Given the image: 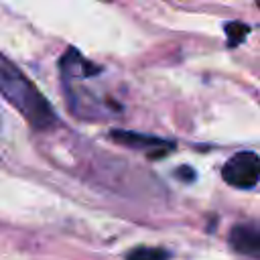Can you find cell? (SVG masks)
Segmentation results:
<instances>
[{
  "label": "cell",
  "mask_w": 260,
  "mask_h": 260,
  "mask_svg": "<svg viewBox=\"0 0 260 260\" xmlns=\"http://www.w3.org/2000/svg\"><path fill=\"white\" fill-rule=\"evenodd\" d=\"M248 26L244 22H228L225 24V35H228V45L230 47H236L244 41V37L248 35Z\"/></svg>",
  "instance_id": "cell-6"
},
{
  "label": "cell",
  "mask_w": 260,
  "mask_h": 260,
  "mask_svg": "<svg viewBox=\"0 0 260 260\" xmlns=\"http://www.w3.org/2000/svg\"><path fill=\"white\" fill-rule=\"evenodd\" d=\"M110 138L120 142L122 146H128V148H152V156H154V150L156 148H173L171 142L162 140V138H156V136H148V134H136V132H130V130H112L110 132Z\"/></svg>",
  "instance_id": "cell-4"
},
{
  "label": "cell",
  "mask_w": 260,
  "mask_h": 260,
  "mask_svg": "<svg viewBox=\"0 0 260 260\" xmlns=\"http://www.w3.org/2000/svg\"><path fill=\"white\" fill-rule=\"evenodd\" d=\"M256 4H258V6H260V0H256Z\"/></svg>",
  "instance_id": "cell-8"
},
{
  "label": "cell",
  "mask_w": 260,
  "mask_h": 260,
  "mask_svg": "<svg viewBox=\"0 0 260 260\" xmlns=\"http://www.w3.org/2000/svg\"><path fill=\"white\" fill-rule=\"evenodd\" d=\"M221 177L236 189H252L260 183V156L250 150L236 152L221 169Z\"/></svg>",
  "instance_id": "cell-2"
},
{
  "label": "cell",
  "mask_w": 260,
  "mask_h": 260,
  "mask_svg": "<svg viewBox=\"0 0 260 260\" xmlns=\"http://www.w3.org/2000/svg\"><path fill=\"white\" fill-rule=\"evenodd\" d=\"M0 95L14 108L35 130H51L57 116L35 83L0 53Z\"/></svg>",
  "instance_id": "cell-1"
},
{
  "label": "cell",
  "mask_w": 260,
  "mask_h": 260,
  "mask_svg": "<svg viewBox=\"0 0 260 260\" xmlns=\"http://www.w3.org/2000/svg\"><path fill=\"white\" fill-rule=\"evenodd\" d=\"M126 260H169V252L162 248H148L140 246L126 254Z\"/></svg>",
  "instance_id": "cell-5"
},
{
  "label": "cell",
  "mask_w": 260,
  "mask_h": 260,
  "mask_svg": "<svg viewBox=\"0 0 260 260\" xmlns=\"http://www.w3.org/2000/svg\"><path fill=\"white\" fill-rule=\"evenodd\" d=\"M228 242L232 250L242 256L258 258L260 260V228L252 223H238L230 230Z\"/></svg>",
  "instance_id": "cell-3"
},
{
  "label": "cell",
  "mask_w": 260,
  "mask_h": 260,
  "mask_svg": "<svg viewBox=\"0 0 260 260\" xmlns=\"http://www.w3.org/2000/svg\"><path fill=\"white\" fill-rule=\"evenodd\" d=\"M177 177H181V181H193L195 171L191 167H181V169H177Z\"/></svg>",
  "instance_id": "cell-7"
}]
</instances>
